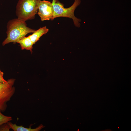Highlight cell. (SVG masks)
Masks as SVG:
<instances>
[{
    "label": "cell",
    "instance_id": "1",
    "mask_svg": "<svg viewBox=\"0 0 131 131\" xmlns=\"http://www.w3.org/2000/svg\"><path fill=\"white\" fill-rule=\"evenodd\" d=\"M7 27V37L2 43L3 46L10 42L17 43L27 34L35 30L27 27L25 22L17 18L9 20Z\"/></svg>",
    "mask_w": 131,
    "mask_h": 131
},
{
    "label": "cell",
    "instance_id": "2",
    "mask_svg": "<svg viewBox=\"0 0 131 131\" xmlns=\"http://www.w3.org/2000/svg\"><path fill=\"white\" fill-rule=\"evenodd\" d=\"M41 0H19L16 6L17 18L25 22L35 18Z\"/></svg>",
    "mask_w": 131,
    "mask_h": 131
},
{
    "label": "cell",
    "instance_id": "3",
    "mask_svg": "<svg viewBox=\"0 0 131 131\" xmlns=\"http://www.w3.org/2000/svg\"><path fill=\"white\" fill-rule=\"evenodd\" d=\"M74 0V3L71 6L68 8H65L63 4L57 0H52V3L54 10L53 20L59 17H68L72 19L76 27H80V24L79 22H81V20L74 16V12L77 7L80 4L81 0Z\"/></svg>",
    "mask_w": 131,
    "mask_h": 131
},
{
    "label": "cell",
    "instance_id": "4",
    "mask_svg": "<svg viewBox=\"0 0 131 131\" xmlns=\"http://www.w3.org/2000/svg\"><path fill=\"white\" fill-rule=\"evenodd\" d=\"M15 79H10L5 83H0V110L5 111L7 106V103L10 99L15 93V88L14 86Z\"/></svg>",
    "mask_w": 131,
    "mask_h": 131
},
{
    "label": "cell",
    "instance_id": "5",
    "mask_svg": "<svg viewBox=\"0 0 131 131\" xmlns=\"http://www.w3.org/2000/svg\"><path fill=\"white\" fill-rule=\"evenodd\" d=\"M38 14L41 21L53 20L54 10L52 3L48 1H41L38 7Z\"/></svg>",
    "mask_w": 131,
    "mask_h": 131
},
{
    "label": "cell",
    "instance_id": "6",
    "mask_svg": "<svg viewBox=\"0 0 131 131\" xmlns=\"http://www.w3.org/2000/svg\"><path fill=\"white\" fill-rule=\"evenodd\" d=\"M49 31V29L46 26H43L35 30L32 34L29 35V36L34 44L39 40L42 36L46 33Z\"/></svg>",
    "mask_w": 131,
    "mask_h": 131
},
{
    "label": "cell",
    "instance_id": "7",
    "mask_svg": "<svg viewBox=\"0 0 131 131\" xmlns=\"http://www.w3.org/2000/svg\"><path fill=\"white\" fill-rule=\"evenodd\" d=\"M7 123L10 129L14 131H39L44 127L41 124L36 128L33 129L31 128V126L28 128H25L22 126H18L9 122Z\"/></svg>",
    "mask_w": 131,
    "mask_h": 131
},
{
    "label": "cell",
    "instance_id": "8",
    "mask_svg": "<svg viewBox=\"0 0 131 131\" xmlns=\"http://www.w3.org/2000/svg\"><path fill=\"white\" fill-rule=\"evenodd\" d=\"M19 43L22 49H26L32 52L33 45L34 44L28 36L25 37L19 40L17 42Z\"/></svg>",
    "mask_w": 131,
    "mask_h": 131
},
{
    "label": "cell",
    "instance_id": "9",
    "mask_svg": "<svg viewBox=\"0 0 131 131\" xmlns=\"http://www.w3.org/2000/svg\"><path fill=\"white\" fill-rule=\"evenodd\" d=\"M1 111L0 110V126L12 120L11 117L6 116L3 115L1 113Z\"/></svg>",
    "mask_w": 131,
    "mask_h": 131
},
{
    "label": "cell",
    "instance_id": "10",
    "mask_svg": "<svg viewBox=\"0 0 131 131\" xmlns=\"http://www.w3.org/2000/svg\"><path fill=\"white\" fill-rule=\"evenodd\" d=\"M6 124V123L0 126V131H9V129H10L8 123L7 124Z\"/></svg>",
    "mask_w": 131,
    "mask_h": 131
},
{
    "label": "cell",
    "instance_id": "11",
    "mask_svg": "<svg viewBox=\"0 0 131 131\" xmlns=\"http://www.w3.org/2000/svg\"><path fill=\"white\" fill-rule=\"evenodd\" d=\"M4 73L0 69V83H5L7 82V81L5 80L3 77Z\"/></svg>",
    "mask_w": 131,
    "mask_h": 131
}]
</instances>
